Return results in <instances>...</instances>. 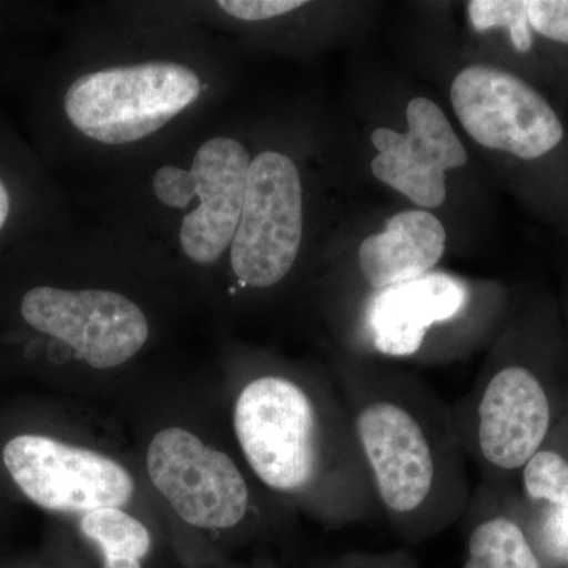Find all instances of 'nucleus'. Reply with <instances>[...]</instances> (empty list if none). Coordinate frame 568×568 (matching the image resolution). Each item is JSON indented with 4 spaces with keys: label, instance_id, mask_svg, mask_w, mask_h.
Returning a JSON list of instances; mask_svg holds the SVG:
<instances>
[{
    "label": "nucleus",
    "instance_id": "3",
    "mask_svg": "<svg viewBox=\"0 0 568 568\" xmlns=\"http://www.w3.org/2000/svg\"><path fill=\"white\" fill-rule=\"evenodd\" d=\"M450 407L480 481L515 489L568 409V345L558 308L532 306L515 320Z\"/></svg>",
    "mask_w": 568,
    "mask_h": 568
},
{
    "label": "nucleus",
    "instance_id": "20",
    "mask_svg": "<svg viewBox=\"0 0 568 568\" xmlns=\"http://www.w3.org/2000/svg\"><path fill=\"white\" fill-rule=\"evenodd\" d=\"M562 313H564V321H562L564 332H566V339H567V345H568V282H567V286H566V294H564Z\"/></svg>",
    "mask_w": 568,
    "mask_h": 568
},
{
    "label": "nucleus",
    "instance_id": "11",
    "mask_svg": "<svg viewBox=\"0 0 568 568\" xmlns=\"http://www.w3.org/2000/svg\"><path fill=\"white\" fill-rule=\"evenodd\" d=\"M3 463L21 491L47 510L85 515L121 508L134 491L132 476L115 459L47 436L14 437Z\"/></svg>",
    "mask_w": 568,
    "mask_h": 568
},
{
    "label": "nucleus",
    "instance_id": "19",
    "mask_svg": "<svg viewBox=\"0 0 568 568\" xmlns=\"http://www.w3.org/2000/svg\"><path fill=\"white\" fill-rule=\"evenodd\" d=\"M13 215V192L10 183L0 174V237L6 234Z\"/></svg>",
    "mask_w": 568,
    "mask_h": 568
},
{
    "label": "nucleus",
    "instance_id": "21",
    "mask_svg": "<svg viewBox=\"0 0 568 568\" xmlns=\"http://www.w3.org/2000/svg\"><path fill=\"white\" fill-rule=\"evenodd\" d=\"M381 568V567H379Z\"/></svg>",
    "mask_w": 568,
    "mask_h": 568
},
{
    "label": "nucleus",
    "instance_id": "15",
    "mask_svg": "<svg viewBox=\"0 0 568 568\" xmlns=\"http://www.w3.org/2000/svg\"><path fill=\"white\" fill-rule=\"evenodd\" d=\"M463 568H545L526 528L517 493L480 481L466 514Z\"/></svg>",
    "mask_w": 568,
    "mask_h": 568
},
{
    "label": "nucleus",
    "instance_id": "17",
    "mask_svg": "<svg viewBox=\"0 0 568 568\" xmlns=\"http://www.w3.org/2000/svg\"><path fill=\"white\" fill-rule=\"evenodd\" d=\"M467 14L477 32L506 31L518 54H530L536 50L537 39L545 40L530 26L528 0H470Z\"/></svg>",
    "mask_w": 568,
    "mask_h": 568
},
{
    "label": "nucleus",
    "instance_id": "6",
    "mask_svg": "<svg viewBox=\"0 0 568 568\" xmlns=\"http://www.w3.org/2000/svg\"><path fill=\"white\" fill-rule=\"evenodd\" d=\"M450 100L465 132L489 151L536 164L566 148L568 130L558 110L517 73L466 67L452 82Z\"/></svg>",
    "mask_w": 568,
    "mask_h": 568
},
{
    "label": "nucleus",
    "instance_id": "10",
    "mask_svg": "<svg viewBox=\"0 0 568 568\" xmlns=\"http://www.w3.org/2000/svg\"><path fill=\"white\" fill-rule=\"evenodd\" d=\"M153 487L196 528L231 529L252 510L248 481L234 459L183 428H166L148 450Z\"/></svg>",
    "mask_w": 568,
    "mask_h": 568
},
{
    "label": "nucleus",
    "instance_id": "13",
    "mask_svg": "<svg viewBox=\"0 0 568 568\" xmlns=\"http://www.w3.org/2000/svg\"><path fill=\"white\" fill-rule=\"evenodd\" d=\"M517 499L545 568H568V409L523 467Z\"/></svg>",
    "mask_w": 568,
    "mask_h": 568
},
{
    "label": "nucleus",
    "instance_id": "4",
    "mask_svg": "<svg viewBox=\"0 0 568 568\" xmlns=\"http://www.w3.org/2000/svg\"><path fill=\"white\" fill-rule=\"evenodd\" d=\"M477 294L469 282L429 272L414 282L368 294L353 317L349 354L373 361L446 362L447 331H473Z\"/></svg>",
    "mask_w": 568,
    "mask_h": 568
},
{
    "label": "nucleus",
    "instance_id": "8",
    "mask_svg": "<svg viewBox=\"0 0 568 568\" xmlns=\"http://www.w3.org/2000/svg\"><path fill=\"white\" fill-rule=\"evenodd\" d=\"M304 237V193L297 166L284 153L252 159L244 209L231 245V267L254 290L276 286L293 271Z\"/></svg>",
    "mask_w": 568,
    "mask_h": 568
},
{
    "label": "nucleus",
    "instance_id": "7",
    "mask_svg": "<svg viewBox=\"0 0 568 568\" xmlns=\"http://www.w3.org/2000/svg\"><path fill=\"white\" fill-rule=\"evenodd\" d=\"M252 156L242 142L230 136L205 141L190 170L160 168L153 192L166 207H186L194 196L200 205L183 216L182 252L194 264L211 265L233 245L244 209Z\"/></svg>",
    "mask_w": 568,
    "mask_h": 568
},
{
    "label": "nucleus",
    "instance_id": "14",
    "mask_svg": "<svg viewBox=\"0 0 568 568\" xmlns=\"http://www.w3.org/2000/svg\"><path fill=\"white\" fill-rule=\"evenodd\" d=\"M446 227L428 211L396 213L383 233L368 235L358 248V274L369 294L420 278L443 260Z\"/></svg>",
    "mask_w": 568,
    "mask_h": 568
},
{
    "label": "nucleus",
    "instance_id": "1",
    "mask_svg": "<svg viewBox=\"0 0 568 568\" xmlns=\"http://www.w3.org/2000/svg\"><path fill=\"white\" fill-rule=\"evenodd\" d=\"M336 386L383 517L416 540L465 517L474 489L450 405L413 373L351 354Z\"/></svg>",
    "mask_w": 568,
    "mask_h": 568
},
{
    "label": "nucleus",
    "instance_id": "5",
    "mask_svg": "<svg viewBox=\"0 0 568 568\" xmlns=\"http://www.w3.org/2000/svg\"><path fill=\"white\" fill-rule=\"evenodd\" d=\"M203 85L189 67L145 62L92 71L63 95V111L78 132L108 145L132 144L162 130L200 99Z\"/></svg>",
    "mask_w": 568,
    "mask_h": 568
},
{
    "label": "nucleus",
    "instance_id": "2",
    "mask_svg": "<svg viewBox=\"0 0 568 568\" xmlns=\"http://www.w3.org/2000/svg\"><path fill=\"white\" fill-rule=\"evenodd\" d=\"M234 432L246 465L276 495L335 525L383 515L338 386L263 373L239 392Z\"/></svg>",
    "mask_w": 568,
    "mask_h": 568
},
{
    "label": "nucleus",
    "instance_id": "18",
    "mask_svg": "<svg viewBox=\"0 0 568 568\" xmlns=\"http://www.w3.org/2000/svg\"><path fill=\"white\" fill-rule=\"evenodd\" d=\"M302 0H222L220 9L242 21H265L298 10Z\"/></svg>",
    "mask_w": 568,
    "mask_h": 568
},
{
    "label": "nucleus",
    "instance_id": "16",
    "mask_svg": "<svg viewBox=\"0 0 568 568\" xmlns=\"http://www.w3.org/2000/svg\"><path fill=\"white\" fill-rule=\"evenodd\" d=\"M81 530L102 548L103 568H141V559L151 549L148 528L122 508L106 507L85 514Z\"/></svg>",
    "mask_w": 568,
    "mask_h": 568
},
{
    "label": "nucleus",
    "instance_id": "9",
    "mask_svg": "<svg viewBox=\"0 0 568 568\" xmlns=\"http://www.w3.org/2000/svg\"><path fill=\"white\" fill-rule=\"evenodd\" d=\"M20 312L29 327L65 343L97 369L125 364L149 338L140 306L112 291L40 284L22 295Z\"/></svg>",
    "mask_w": 568,
    "mask_h": 568
},
{
    "label": "nucleus",
    "instance_id": "12",
    "mask_svg": "<svg viewBox=\"0 0 568 568\" xmlns=\"http://www.w3.org/2000/svg\"><path fill=\"white\" fill-rule=\"evenodd\" d=\"M406 119V133L384 126L373 132L377 153L372 173L417 207H440L447 196V171L467 163L465 144L444 111L426 97L407 103Z\"/></svg>",
    "mask_w": 568,
    "mask_h": 568
}]
</instances>
